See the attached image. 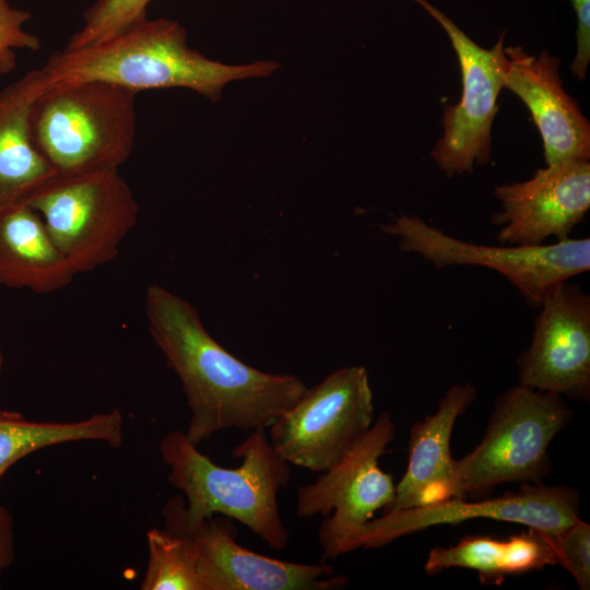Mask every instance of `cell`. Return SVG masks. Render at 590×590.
Segmentation results:
<instances>
[{"mask_svg":"<svg viewBox=\"0 0 590 590\" xmlns=\"http://www.w3.org/2000/svg\"><path fill=\"white\" fill-rule=\"evenodd\" d=\"M579 493L569 486L524 484L517 493L468 502L465 498L414 507L373 518L356 533L349 551L377 548L394 540L440 524L487 518L524 524L555 535L580 519Z\"/></svg>","mask_w":590,"mask_h":590,"instance_id":"cell-11","label":"cell"},{"mask_svg":"<svg viewBox=\"0 0 590 590\" xmlns=\"http://www.w3.org/2000/svg\"><path fill=\"white\" fill-rule=\"evenodd\" d=\"M2 366H3V354L0 351V370H1Z\"/></svg>","mask_w":590,"mask_h":590,"instance_id":"cell-27","label":"cell"},{"mask_svg":"<svg viewBox=\"0 0 590 590\" xmlns=\"http://www.w3.org/2000/svg\"><path fill=\"white\" fill-rule=\"evenodd\" d=\"M556 564L564 567L581 590L590 588V526L581 519L552 535Z\"/></svg>","mask_w":590,"mask_h":590,"instance_id":"cell-23","label":"cell"},{"mask_svg":"<svg viewBox=\"0 0 590 590\" xmlns=\"http://www.w3.org/2000/svg\"><path fill=\"white\" fill-rule=\"evenodd\" d=\"M135 95L102 81L46 88L31 111L36 149L57 174L118 169L135 141Z\"/></svg>","mask_w":590,"mask_h":590,"instance_id":"cell-4","label":"cell"},{"mask_svg":"<svg viewBox=\"0 0 590 590\" xmlns=\"http://www.w3.org/2000/svg\"><path fill=\"white\" fill-rule=\"evenodd\" d=\"M504 87L528 107L543 141L546 165L589 161L590 123L564 90L560 59L543 50L529 55L521 46L504 47Z\"/></svg>","mask_w":590,"mask_h":590,"instance_id":"cell-15","label":"cell"},{"mask_svg":"<svg viewBox=\"0 0 590 590\" xmlns=\"http://www.w3.org/2000/svg\"><path fill=\"white\" fill-rule=\"evenodd\" d=\"M502 210L492 215L500 245L536 246L550 237L569 238L590 209L589 161H566L539 168L524 181L499 185Z\"/></svg>","mask_w":590,"mask_h":590,"instance_id":"cell-14","label":"cell"},{"mask_svg":"<svg viewBox=\"0 0 590 590\" xmlns=\"http://www.w3.org/2000/svg\"><path fill=\"white\" fill-rule=\"evenodd\" d=\"M530 345L517 359L518 384L571 400L590 397V296L568 280L538 307Z\"/></svg>","mask_w":590,"mask_h":590,"instance_id":"cell-13","label":"cell"},{"mask_svg":"<svg viewBox=\"0 0 590 590\" xmlns=\"http://www.w3.org/2000/svg\"><path fill=\"white\" fill-rule=\"evenodd\" d=\"M75 274L113 261L138 221L139 205L116 168L56 174L25 201Z\"/></svg>","mask_w":590,"mask_h":590,"instance_id":"cell-5","label":"cell"},{"mask_svg":"<svg viewBox=\"0 0 590 590\" xmlns=\"http://www.w3.org/2000/svg\"><path fill=\"white\" fill-rule=\"evenodd\" d=\"M374 422L373 391L364 366L340 368L307 389L270 427V444L290 464L323 472Z\"/></svg>","mask_w":590,"mask_h":590,"instance_id":"cell-9","label":"cell"},{"mask_svg":"<svg viewBox=\"0 0 590 590\" xmlns=\"http://www.w3.org/2000/svg\"><path fill=\"white\" fill-rule=\"evenodd\" d=\"M149 562L142 590H202L188 538L166 529L146 533Z\"/></svg>","mask_w":590,"mask_h":590,"instance_id":"cell-21","label":"cell"},{"mask_svg":"<svg viewBox=\"0 0 590 590\" xmlns=\"http://www.w3.org/2000/svg\"><path fill=\"white\" fill-rule=\"evenodd\" d=\"M556 565L553 536L540 530L512 535L506 540L492 536H467L450 547L433 548L424 564L427 575L449 568L475 570L484 585H498L506 576L524 574Z\"/></svg>","mask_w":590,"mask_h":590,"instance_id":"cell-19","label":"cell"},{"mask_svg":"<svg viewBox=\"0 0 590 590\" xmlns=\"http://www.w3.org/2000/svg\"><path fill=\"white\" fill-rule=\"evenodd\" d=\"M267 429H256L234 449L241 459L236 468H223L198 450L184 432L170 430L160 441L168 482L182 496L170 498L162 515L194 524L215 515L235 519L271 548L283 551L290 541L278 494L291 479L290 463L276 453Z\"/></svg>","mask_w":590,"mask_h":590,"instance_id":"cell-3","label":"cell"},{"mask_svg":"<svg viewBox=\"0 0 590 590\" xmlns=\"http://www.w3.org/2000/svg\"><path fill=\"white\" fill-rule=\"evenodd\" d=\"M446 32L458 56L462 93L458 104L447 105L442 137L430 156L449 178L473 173L489 162L492 127L498 111L497 98L504 88V35L489 49L479 46L458 25L427 0H414Z\"/></svg>","mask_w":590,"mask_h":590,"instance_id":"cell-10","label":"cell"},{"mask_svg":"<svg viewBox=\"0 0 590 590\" xmlns=\"http://www.w3.org/2000/svg\"><path fill=\"white\" fill-rule=\"evenodd\" d=\"M122 414L118 409L96 413L78 422H35L0 408V480L8 469L27 455L54 445L98 440L119 447Z\"/></svg>","mask_w":590,"mask_h":590,"instance_id":"cell-20","label":"cell"},{"mask_svg":"<svg viewBox=\"0 0 590 590\" xmlns=\"http://www.w3.org/2000/svg\"><path fill=\"white\" fill-rule=\"evenodd\" d=\"M163 517L166 530L188 538L202 590H335L349 583L326 563L286 562L241 546L226 517L213 516L194 524Z\"/></svg>","mask_w":590,"mask_h":590,"instance_id":"cell-12","label":"cell"},{"mask_svg":"<svg viewBox=\"0 0 590 590\" xmlns=\"http://www.w3.org/2000/svg\"><path fill=\"white\" fill-rule=\"evenodd\" d=\"M74 275L34 209L26 203L0 209V285L46 294L68 286Z\"/></svg>","mask_w":590,"mask_h":590,"instance_id":"cell-18","label":"cell"},{"mask_svg":"<svg viewBox=\"0 0 590 590\" xmlns=\"http://www.w3.org/2000/svg\"><path fill=\"white\" fill-rule=\"evenodd\" d=\"M151 0H97L83 13V26L64 48L85 47L104 40L123 28L146 19Z\"/></svg>","mask_w":590,"mask_h":590,"instance_id":"cell-22","label":"cell"},{"mask_svg":"<svg viewBox=\"0 0 590 590\" xmlns=\"http://www.w3.org/2000/svg\"><path fill=\"white\" fill-rule=\"evenodd\" d=\"M398 238L403 252L421 256L440 270L476 266L508 280L527 305L538 308L559 283L590 270V238H567L536 246H489L458 239L415 215L393 216L379 226Z\"/></svg>","mask_w":590,"mask_h":590,"instance_id":"cell-7","label":"cell"},{"mask_svg":"<svg viewBox=\"0 0 590 590\" xmlns=\"http://www.w3.org/2000/svg\"><path fill=\"white\" fill-rule=\"evenodd\" d=\"M145 314L152 340L181 381L191 413L185 434L196 446L223 429H268L308 389L294 375L239 361L210 335L190 303L161 285L148 287Z\"/></svg>","mask_w":590,"mask_h":590,"instance_id":"cell-1","label":"cell"},{"mask_svg":"<svg viewBox=\"0 0 590 590\" xmlns=\"http://www.w3.org/2000/svg\"><path fill=\"white\" fill-rule=\"evenodd\" d=\"M396 424L388 412L337 462L296 496L298 518L324 517L318 530L321 563L349 553L352 539L394 498L396 484L379 467V458L394 439Z\"/></svg>","mask_w":590,"mask_h":590,"instance_id":"cell-8","label":"cell"},{"mask_svg":"<svg viewBox=\"0 0 590 590\" xmlns=\"http://www.w3.org/2000/svg\"><path fill=\"white\" fill-rule=\"evenodd\" d=\"M278 68L272 60L247 64L212 60L189 47L177 21L146 17L98 43L55 52L39 73L45 88L102 81L135 93L184 87L217 102L229 82L268 76Z\"/></svg>","mask_w":590,"mask_h":590,"instance_id":"cell-2","label":"cell"},{"mask_svg":"<svg viewBox=\"0 0 590 590\" xmlns=\"http://www.w3.org/2000/svg\"><path fill=\"white\" fill-rule=\"evenodd\" d=\"M14 558L13 519L9 510L0 506V577Z\"/></svg>","mask_w":590,"mask_h":590,"instance_id":"cell-26","label":"cell"},{"mask_svg":"<svg viewBox=\"0 0 590 590\" xmlns=\"http://www.w3.org/2000/svg\"><path fill=\"white\" fill-rule=\"evenodd\" d=\"M45 85L38 69L0 88V209L25 203L57 173L36 149L31 111Z\"/></svg>","mask_w":590,"mask_h":590,"instance_id":"cell-17","label":"cell"},{"mask_svg":"<svg viewBox=\"0 0 590 590\" xmlns=\"http://www.w3.org/2000/svg\"><path fill=\"white\" fill-rule=\"evenodd\" d=\"M573 414L558 393L519 384L504 391L481 442L456 460L465 495L487 493L504 483H541L551 471L550 444Z\"/></svg>","mask_w":590,"mask_h":590,"instance_id":"cell-6","label":"cell"},{"mask_svg":"<svg viewBox=\"0 0 590 590\" xmlns=\"http://www.w3.org/2000/svg\"><path fill=\"white\" fill-rule=\"evenodd\" d=\"M577 17V49L570 63L574 76L582 81L590 61V0H570Z\"/></svg>","mask_w":590,"mask_h":590,"instance_id":"cell-25","label":"cell"},{"mask_svg":"<svg viewBox=\"0 0 590 590\" xmlns=\"http://www.w3.org/2000/svg\"><path fill=\"white\" fill-rule=\"evenodd\" d=\"M476 396L472 384H455L439 400L435 413L411 426L408 467L396 484L393 500L382 509V515L450 498H467L451 457L450 439L457 418Z\"/></svg>","mask_w":590,"mask_h":590,"instance_id":"cell-16","label":"cell"},{"mask_svg":"<svg viewBox=\"0 0 590 590\" xmlns=\"http://www.w3.org/2000/svg\"><path fill=\"white\" fill-rule=\"evenodd\" d=\"M31 19L28 11L11 7L8 0H0V75H5L16 68L17 49H40L39 37L24 30Z\"/></svg>","mask_w":590,"mask_h":590,"instance_id":"cell-24","label":"cell"}]
</instances>
